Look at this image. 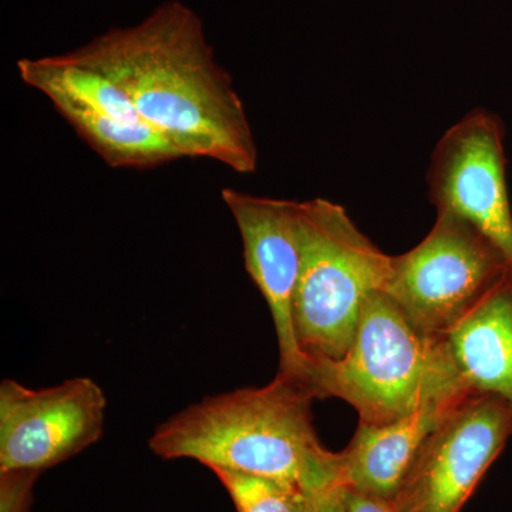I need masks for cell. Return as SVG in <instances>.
I'll use <instances>...</instances> for the list:
<instances>
[{
  "instance_id": "obj_1",
  "label": "cell",
  "mask_w": 512,
  "mask_h": 512,
  "mask_svg": "<svg viewBox=\"0 0 512 512\" xmlns=\"http://www.w3.org/2000/svg\"><path fill=\"white\" fill-rule=\"evenodd\" d=\"M109 76L141 119L184 158H208L238 174L258 170V147L231 74L218 63L204 23L181 0L66 53Z\"/></svg>"
},
{
  "instance_id": "obj_2",
  "label": "cell",
  "mask_w": 512,
  "mask_h": 512,
  "mask_svg": "<svg viewBox=\"0 0 512 512\" xmlns=\"http://www.w3.org/2000/svg\"><path fill=\"white\" fill-rule=\"evenodd\" d=\"M318 399L309 379L278 373L262 387L205 397L158 424L148 440L164 460L190 458L296 485L308 494L342 484V456L313 426Z\"/></svg>"
},
{
  "instance_id": "obj_3",
  "label": "cell",
  "mask_w": 512,
  "mask_h": 512,
  "mask_svg": "<svg viewBox=\"0 0 512 512\" xmlns=\"http://www.w3.org/2000/svg\"><path fill=\"white\" fill-rule=\"evenodd\" d=\"M309 382L318 399L345 400L369 424L468 394L443 336L424 332L383 291L367 296L345 356L309 363Z\"/></svg>"
},
{
  "instance_id": "obj_4",
  "label": "cell",
  "mask_w": 512,
  "mask_h": 512,
  "mask_svg": "<svg viewBox=\"0 0 512 512\" xmlns=\"http://www.w3.org/2000/svg\"><path fill=\"white\" fill-rule=\"evenodd\" d=\"M392 256L366 237L342 205L301 202V271L293 329L308 363L338 360L355 339L367 296L383 291Z\"/></svg>"
},
{
  "instance_id": "obj_5",
  "label": "cell",
  "mask_w": 512,
  "mask_h": 512,
  "mask_svg": "<svg viewBox=\"0 0 512 512\" xmlns=\"http://www.w3.org/2000/svg\"><path fill=\"white\" fill-rule=\"evenodd\" d=\"M508 271L503 254L474 225L439 211L417 247L392 256L383 292L424 332L444 335Z\"/></svg>"
},
{
  "instance_id": "obj_6",
  "label": "cell",
  "mask_w": 512,
  "mask_h": 512,
  "mask_svg": "<svg viewBox=\"0 0 512 512\" xmlns=\"http://www.w3.org/2000/svg\"><path fill=\"white\" fill-rule=\"evenodd\" d=\"M512 436V409L467 394L423 441L392 501L396 512H458Z\"/></svg>"
},
{
  "instance_id": "obj_7",
  "label": "cell",
  "mask_w": 512,
  "mask_h": 512,
  "mask_svg": "<svg viewBox=\"0 0 512 512\" xmlns=\"http://www.w3.org/2000/svg\"><path fill=\"white\" fill-rule=\"evenodd\" d=\"M107 397L86 376L32 389L0 383V471L35 470L69 460L101 439Z\"/></svg>"
},
{
  "instance_id": "obj_8",
  "label": "cell",
  "mask_w": 512,
  "mask_h": 512,
  "mask_svg": "<svg viewBox=\"0 0 512 512\" xmlns=\"http://www.w3.org/2000/svg\"><path fill=\"white\" fill-rule=\"evenodd\" d=\"M505 130L497 114L470 111L440 138L427 171L431 204L474 225L512 271V211L505 178Z\"/></svg>"
},
{
  "instance_id": "obj_9",
  "label": "cell",
  "mask_w": 512,
  "mask_h": 512,
  "mask_svg": "<svg viewBox=\"0 0 512 512\" xmlns=\"http://www.w3.org/2000/svg\"><path fill=\"white\" fill-rule=\"evenodd\" d=\"M241 235L244 264L274 320L278 373L309 379L293 329V298L301 271V202L222 188Z\"/></svg>"
},
{
  "instance_id": "obj_10",
  "label": "cell",
  "mask_w": 512,
  "mask_h": 512,
  "mask_svg": "<svg viewBox=\"0 0 512 512\" xmlns=\"http://www.w3.org/2000/svg\"><path fill=\"white\" fill-rule=\"evenodd\" d=\"M441 336L464 390L512 409V271Z\"/></svg>"
},
{
  "instance_id": "obj_11",
  "label": "cell",
  "mask_w": 512,
  "mask_h": 512,
  "mask_svg": "<svg viewBox=\"0 0 512 512\" xmlns=\"http://www.w3.org/2000/svg\"><path fill=\"white\" fill-rule=\"evenodd\" d=\"M460 399L426 404L392 423L369 424L359 421L348 448L340 453L342 485L393 501L421 444L448 407Z\"/></svg>"
},
{
  "instance_id": "obj_12",
  "label": "cell",
  "mask_w": 512,
  "mask_h": 512,
  "mask_svg": "<svg viewBox=\"0 0 512 512\" xmlns=\"http://www.w3.org/2000/svg\"><path fill=\"white\" fill-rule=\"evenodd\" d=\"M57 113L101 160L113 168H153L184 158L146 121H131L59 104Z\"/></svg>"
},
{
  "instance_id": "obj_13",
  "label": "cell",
  "mask_w": 512,
  "mask_h": 512,
  "mask_svg": "<svg viewBox=\"0 0 512 512\" xmlns=\"http://www.w3.org/2000/svg\"><path fill=\"white\" fill-rule=\"evenodd\" d=\"M238 512H305L309 495L285 481L214 468Z\"/></svg>"
},
{
  "instance_id": "obj_14",
  "label": "cell",
  "mask_w": 512,
  "mask_h": 512,
  "mask_svg": "<svg viewBox=\"0 0 512 512\" xmlns=\"http://www.w3.org/2000/svg\"><path fill=\"white\" fill-rule=\"evenodd\" d=\"M39 471H0V512H29Z\"/></svg>"
},
{
  "instance_id": "obj_15",
  "label": "cell",
  "mask_w": 512,
  "mask_h": 512,
  "mask_svg": "<svg viewBox=\"0 0 512 512\" xmlns=\"http://www.w3.org/2000/svg\"><path fill=\"white\" fill-rule=\"evenodd\" d=\"M342 495L345 512H396L392 501L360 493L345 485L342 488Z\"/></svg>"
},
{
  "instance_id": "obj_16",
  "label": "cell",
  "mask_w": 512,
  "mask_h": 512,
  "mask_svg": "<svg viewBox=\"0 0 512 512\" xmlns=\"http://www.w3.org/2000/svg\"><path fill=\"white\" fill-rule=\"evenodd\" d=\"M343 485L309 495L305 512H345L342 495Z\"/></svg>"
}]
</instances>
